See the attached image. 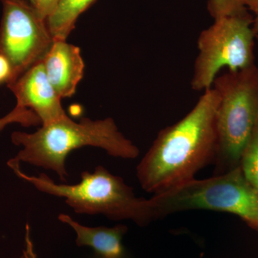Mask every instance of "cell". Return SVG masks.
<instances>
[{"instance_id":"cell-1","label":"cell","mask_w":258,"mask_h":258,"mask_svg":"<svg viewBox=\"0 0 258 258\" xmlns=\"http://www.w3.org/2000/svg\"><path fill=\"white\" fill-rule=\"evenodd\" d=\"M219 101L213 88L206 90L182 119L159 132L137 165V179L144 191L162 192L194 179L214 162Z\"/></svg>"},{"instance_id":"cell-2","label":"cell","mask_w":258,"mask_h":258,"mask_svg":"<svg viewBox=\"0 0 258 258\" xmlns=\"http://www.w3.org/2000/svg\"><path fill=\"white\" fill-rule=\"evenodd\" d=\"M11 141L22 149L8 161V164L20 165L26 163L52 171L62 183H67L69 176L66 159L76 149L99 148L111 157L123 159H136L140 153L139 148L118 130L111 118L100 120L85 118L76 122L66 115L41 125L34 133L13 132Z\"/></svg>"},{"instance_id":"cell-3","label":"cell","mask_w":258,"mask_h":258,"mask_svg":"<svg viewBox=\"0 0 258 258\" xmlns=\"http://www.w3.org/2000/svg\"><path fill=\"white\" fill-rule=\"evenodd\" d=\"M8 166L37 191L64 199L76 214L103 215L113 221L130 220L141 227L154 222L149 199L137 198L121 176L114 175L104 166H96L93 172L83 171L81 181L74 184L56 183L45 173L28 175L18 164Z\"/></svg>"},{"instance_id":"cell-4","label":"cell","mask_w":258,"mask_h":258,"mask_svg":"<svg viewBox=\"0 0 258 258\" xmlns=\"http://www.w3.org/2000/svg\"><path fill=\"white\" fill-rule=\"evenodd\" d=\"M149 200L154 221L181 212L211 210L236 215L258 232V191L240 166L208 179L194 178Z\"/></svg>"},{"instance_id":"cell-5","label":"cell","mask_w":258,"mask_h":258,"mask_svg":"<svg viewBox=\"0 0 258 258\" xmlns=\"http://www.w3.org/2000/svg\"><path fill=\"white\" fill-rule=\"evenodd\" d=\"M212 88L220 101L216 114L217 149L215 174L240 166L244 146L258 120V67L217 76Z\"/></svg>"},{"instance_id":"cell-6","label":"cell","mask_w":258,"mask_h":258,"mask_svg":"<svg viewBox=\"0 0 258 258\" xmlns=\"http://www.w3.org/2000/svg\"><path fill=\"white\" fill-rule=\"evenodd\" d=\"M247 11L215 19L200 33L191 81L194 91L211 88L222 69L236 72L255 64L252 17Z\"/></svg>"},{"instance_id":"cell-7","label":"cell","mask_w":258,"mask_h":258,"mask_svg":"<svg viewBox=\"0 0 258 258\" xmlns=\"http://www.w3.org/2000/svg\"><path fill=\"white\" fill-rule=\"evenodd\" d=\"M3 18L0 25V55L11 66L7 85L14 83L28 69L42 62L54 39L36 10L26 0H0Z\"/></svg>"},{"instance_id":"cell-8","label":"cell","mask_w":258,"mask_h":258,"mask_svg":"<svg viewBox=\"0 0 258 258\" xmlns=\"http://www.w3.org/2000/svg\"><path fill=\"white\" fill-rule=\"evenodd\" d=\"M8 87L16 98V106L33 111L40 118L41 125L67 115L61 105L60 97L47 78L42 62L32 66Z\"/></svg>"},{"instance_id":"cell-9","label":"cell","mask_w":258,"mask_h":258,"mask_svg":"<svg viewBox=\"0 0 258 258\" xmlns=\"http://www.w3.org/2000/svg\"><path fill=\"white\" fill-rule=\"evenodd\" d=\"M47 78L61 99L70 98L84 76L81 49L66 40H54L42 61Z\"/></svg>"},{"instance_id":"cell-10","label":"cell","mask_w":258,"mask_h":258,"mask_svg":"<svg viewBox=\"0 0 258 258\" xmlns=\"http://www.w3.org/2000/svg\"><path fill=\"white\" fill-rule=\"evenodd\" d=\"M57 219L76 232V244L79 247L92 248L96 258H125L123 238L128 231L126 225L119 224L112 227H88L64 213L60 214Z\"/></svg>"},{"instance_id":"cell-11","label":"cell","mask_w":258,"mask_h":258,"mask_svg":"<svg viewBox=\"0 0 258 258\" xmlns=\"http://www.w3.org/2000/svg\"><path fill=\"white\" fill-rule=\"evenodd\" d=\"M96 0H60L57 8L47 19V28L54 40H66L75 28L80 15Z\"/></svg>"},{"instance_id":"cell-12","label":"cell","mask_w":258,"mask_h":258,"mask_svg":"<svg viewBox=\"0 0 258 258\" xmlns=\"http://www.w3.org/2000/svg\"><path fill=\"white\" fill-rule=\"evenodd\" d=\"M240 166L244 177L258 191V120L242 151Z\"/></svg>"},{"instance_id":"cell-13","label":"cell","mask_w":258,"mask_h":258,"mask_svg":"<svg viewBox=\"0 0 258 258\" xmlns=\"http://www.w3.org/2000/svg\"><path fill=\"white\" fill-rule=\"evenodd\" d=\"M13 123H18L25 127L42 124L40 118L33 111L18 106H15L10 113L0 118V133L7 126Z\"/></svg>"},{"instance_id":"cell-14","label":"cell","mask_w":258,"mask_h":258,"mask_svg":"<svg viewBox=\"0 0 258 258\" xmlns=\"http://www.w3.org/2000/svg\"><path fill=\"white\" fill-rule=\"evenodd\" d=\"M209 10L214 18L240 14L247 11L244 0H209Z\"/></svg>"},{"instance_id":"cell-15","label":"cell","mask_w":258,"mask_h":258,"mask_svg":"<svg viewBox=\"0 0 258 258\" xmlns=\"http://www.w3.org/2000/svg\"><path fill=\"white\" fill-rule=\"evenodd\" d=\"M59 2L60 0H35L34 8L42 20H47L55 11Z\"/></svg>"},{"instance_id":"cell-16","label":"cell","mask_w":258,"mask_h":258,"mask_svg":"<svg viewBox=\"0 0 258 258\" xmlns=\"http://www.w3.org/2000/svg\"><path fill=\"white\" fill-rule=\"evenodd\" d=\"M20 258H38L31 238V232L29 224L25 226V248Z\"/></svg>"},{"instance_id":"cell-17","label":"cell","mask_w":258,"mask_h":258,"mask_svg":"<svg viewBox=\"0 0 258 258\" xmlns=\"http://www.w3.org/2000/svg\"><path fill=\"white\" fill-rule=\"evenodd\" d=\"M244 3L246 9L252 13V28L256 40L258 41V0H244Z\"/></svg>"},{"instance_id":"cell-18","label":"cell","mask_w":258,"mask_h":258,"mask_svg":"<svg viewBox=\"0 0 258 258\" xmlns=\"http://www.w3.org/2000/svg\"><path fill=\"white\" fill-rule=\"evenodd\" d=\"M12 69L9 61L4 56L0 55V84L8 83L11 77Z\"/></svg>"},{"instance_id":"cell-19","label":"cell","mask_w":258,"mask_h":258,"mask_svg":"<svg viewBox=\"0 0 258 258\" xmlns=\"http://www.w3.org/2000/svg\"><path fill=\"white\" fill-rule=\"evenodd\" d=\"M29 3H31L32 5L34 6V4H35V0H28Z\"/></svg>"}]
</instances>
